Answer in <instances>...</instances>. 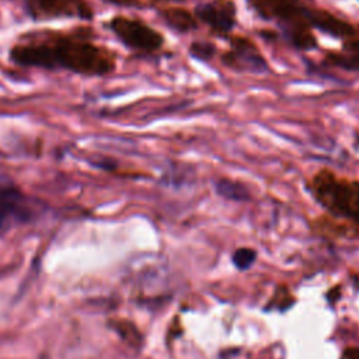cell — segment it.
<instances>
[{
  "label": "cell",
  "instance_id": "cell-1",
  "mask_svg": "<svg viewBox=\"0 0 359 359\" xmlns=\"http://www.w3.org/2000/svg\"><path fill=\"white\" fill-rule=\"evenodd\" d=\"M311 196L331 215L353 222L359 227V180L341 177L323 167L307 181Z\"/></svg>",
  "mask_w": 359,
  "mask_h": 359
},
{
  "label": "cell",
  "instance_id": "cell-2",
  "mask_svg": "<svg viewBox=\"0 0 359 359\" xmlns=\"http://www.w3.org/2000/svg\"><path fill=\"white\" fill-rule=\"evenodd\" d=\"M227 39L230 42V49L220 55L222 65L236 72H250L257 74L269 70L265 56L251 38L230 34Z\"/></svg>",
  "mask_w": 359,
  "mask_h": 359
},
{
  "label": "cell",
  "instance_id": "cell-3",
  "mask_svg": "<svg viewBox=\"0 0 359 359\" xmlns=\"http://www.w3.org/2000/svg\"><path fill=\"white\" fill-rule=\"evenodd\" d=\"M115 35L130 49L154 52L164 45V36L142 20L118 15L111 21Z\"/></svg>",
  "mask_w": 359,
  "mask_h": 359
},
{
  "label": "cell",
  "instance_id": "cell-4",
  "mask_svg": "<svg viewBox=\"0 0 359 359\" xmlns=\"http://www.w3.org/2000/svg\"><path fill=\"white\" fill-rule=\"evenodd\" d=\"M56 63L60 62L63 66L80 70V72H95L105 73L114 67L111 59L101 55L100 49L84 43H66L65 46L55 49Z\"/></svg>",
  "mask_w": 359,
  "mask_h": 359
},
{
  "label": "cell",
  "instance_id": "cell-5",
  "mask_svg": "<svg viewBox=\"0 0 359 359\" xmlns=\"http://www.w3.org/2000/svg\"><path fill=\"white\" fill-rule=\"evenodd\" d=\"M194 14L198 21L206 24L215 35L227 38L237 21V7L234 0H208L195 7Z\"/></svg>",
  "mask_w": 359,
  "mask_h": 359
},
{
  "label": "cell",
  "instance_id": "cell-6",
  "mask_svg": "<svg viewBox=\"0 0 359 359\" xmlns=\"http://www.w3.org/2000/svg\"><path fill=\"white\" fill-rule=\"evenodd\" d=\"M248 6L264 20H272L280 28L307 18L309 6L303 0H247Z\"/></svg>",
  "mask_w": 359,
  "mask_h": 359
},
{
  "label": "cell",
  "instance_id": "cell-7",
  "mask_svg": "<svg viewBox=\"0 0 359 359\" xmlns=\"http://www.w3.org/2000/svg\"><path fill=\"white\" fill-rule=\"evenodd\" d=\"M306 15H307V20H309L310 25L313 27V29L317 28L321 32L331 35L334 38H338L341 41H344L358 32L355 25H352L351 22H348L344 18L337 17L335 14H332L331 11H328L325 8L307 7Z\"/></svg>",
  "mask_w": 359,
  "mask_h": 359
},
{
  "label": "cell",
  "instance_id": "cell-8",
  "mask_svg": "<svg viewBox=\"0 0 359 359\" xmlns=\"http://www.w3.org/2000/svg\"><path fill=\"white\" fill-rule=\"evenodd\" d=\"M323 63L346 72H359V32L344 39L339 50H327Z\"/></svg>",
  "mask_w": 359,
  "mask_h": 359
},
{
  "label": "cell",
  "instance_id": "cell-9",
  "mask_svg": "<svg viewBox=\"0 0 359 359\" xmlns=\"http://www.w3.org/2000/svg\"><path fill=\"white\" fill-rule=\"evenodd\" d=\"M18 194L13 188H0V231L14 220H24L27 213L17 205Z\"/></svg>",
  "mask_w": 359,
  "mask_h": 359
},
{
  "label": "cell",
  "instance_id": "cell-10",
  "mask_svg": "<svg viewBox=\"0 0 359 359\" xmlns=\"http://www.w3.org/2000/svg\"><path fill=\"white\" fill-rule=\"evenodd\" d=\"M164 21L178 32H189L198 28V20L194 13L187 10L185 7L171 6L165 7L161 11Z\"/></svg>",
  "mask_w": 359,
  "mask_h": 359
},
{
  "label": "cell",
  "instance_id": "cell-11",
  "mask_svg": "<svg viewBox=\"0 0 359 359\" xmlns=\"http://www.w3.org/2000/svg\"><path fill=\"white\" fill-rule=\"evenodd\" d=\"M14 59L24 65H36V66H53L56 63L55 52L46 46H31L20 48L13 53Z\"/></svg>",
  "mask_w": 359,
  "mask_h": 359
},
{
  "label": "cell",
  "instance_id": "cell-12",
  "mask_svg": "<svg viewBox=\"0 0 359 359\" xmlns=\"http://www.w3.org/2000/svg\"><path fill=\"white\" fill-rule=\"evenodd\" d=\"M215 191L219 196L230 201H250L251 199V192L250 188L237 180L229 178V177H220L219 180L215 181Z\"/></svg>",
  "mask_w": 359,
  "mask_h": 359
},
{
  "label": "cell",
  "instance_id": "cell-13",
  "mask_svg": "<svg viewBox=\"0 0 359 359\" xmlns=\"http://www.w3.org/2000/svg\"><path fill=\"white\" fill-rule=\"evenodd\" d=\"M189 55L201 62L212 60L217 52V48L210 41H194L188 48Z\"/></svg>",
  "mask_w": 359,
  "mask_h": 359
},
{
  "label": "cell",
  "instance_id": "cell-14",
  "mask_svg": "<svg viewBox=\"0 0 359 359\" xmlns=\"http://www.w3.org/2000/svg\"><path fill=\"white\" fill-rule=\"evenodd\" d=\"M255 257H257V252L252 248L243 247V248H238L234 251L233 264L238 269H247L255 261Z\"/></svg>",
  "mask_w": 359,
  "mask_h": 359
},
{
  "label": "cell",
  "instance_id": "cell-15",
  "mask_svg": "<svg viewBox=\"0 0 359 359\" xmlns=\"http://www.w3.org/2000/svg\"><path fill=\"white\" fill-rule=\"evenodd\" d=\"M355 27H356V31H358V32H359V22H358V24H356V25H355Z\"/></svg>",
  "mask_w": 359,
  "mask_h": 359
}]
</instances>
